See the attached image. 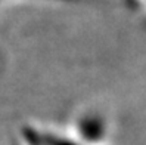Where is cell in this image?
Instances as JSON below:
<instances>
[{"label": "cell", "mask_w": 146, "mask_h": 145, "mask_svg": "<svg viewBox=\"0 0 146 145\" xmlns=\"http://www.w3.org/2000/svg\"><path fill=\"white\" fill-rule=\"evenodd\" d=\"M19 145H108L106 126L96 114H78L62 122H31L18 129Z\"/></svg>", "instance_id": "cell-1"}]
</instances>
